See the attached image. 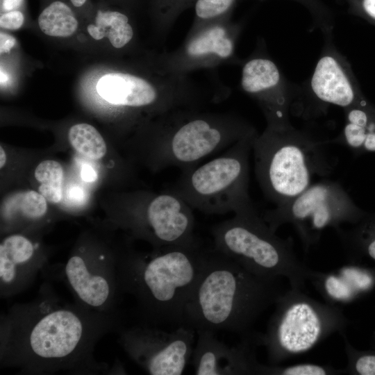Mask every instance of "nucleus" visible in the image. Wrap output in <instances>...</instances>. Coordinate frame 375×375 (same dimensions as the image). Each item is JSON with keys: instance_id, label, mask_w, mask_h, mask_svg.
I'll return each mask as SVG.
<instances>
[{"instance_id": "nucleus-14", "label": "nucleus", "mask_w": 375, "mask_h": 375, "mask_svg": "<svg viewBox=\"0 0 375 375\" xmlns=\"http://www.w3.org/2000/svg\"><path fill=\"white\" fill-rule=\"evenodd\" d=\"M333 31L323 33L325 42L310 78L309 89L320 110L329 106L348 108L365 98L347 60L333 42Z\"/></svg>"}, {"instance_id": "nucleus-2", "label": "nucleus", "mask_w": 375, "mask_h": 375, "mask_svg": "<svg viewBox=\"0 0 375 375\" xmlns=\"http://www.w3.org/2000/svg\"><path fill=\"white\" fill-rule=\"evenodd\" d=\"M278 278L249 272L214 248L185 306L182 325L196 331H226L245 335L285 291Z\"/></svg>"}, {"instance_id": "nucleus-35", "label": "nucleus", "mask_w": 375, "mask_h": 375, "mask_svg": "<svg viewBox=\"0 0 375 375\" xmlns=\"http://www.w3.org/2000/svg\"><path fill=\"white\" fill-rule=\"evenodd\" d=\"M24 0H1V8L4 12L19 10Z\"/></svg>"}, {"instance_id": "nucleus-34", "label": "nucleus", "mask_w": 375, "mask_h": 375, "mask_svg": "<svg viewBox=\"0 0 375 375\" xmlns=\"http://www.w3.org/2000/svg\"><path fill=\"white\" fill-rule=\"evenodd\" d=\"M81 177L85 182L92 183L97 181V174L91 165H84L81 167Z\"/></svg>"}, {"instance_id": "nucleus-8", "label": "nucleus", "mask_w": 375, "mask_h": 375, "mask_svg": "<svg viewBox=\"0 0 375 375\" xmlns=\"http://www.w3.org/2000/svg\"><path fill=\"white\" fill-rule=\"evenodd\" d=\"M274 305L266 331L254 334L271 365L309 351L331 334L342 333L347 324L337 306L321 303L301 290H285Z\"/></svg>"}, {"instance_id": "nucleus-5", "label": "nucleus", "mask_w": 375, "mask_h": 375, "mask_svg": "<svg viewBox=\"0 0 375 375\" xmlns=\"http://www.w3.org/2000/svg\"><path fill=\"white\" fill-rule=\"evenodd\" d=\"M258 133L240 116L181 108L161 115L151 147L158 169L196 166L206 158Z\"/></svg>"}, {"instance_id": "nucleus-16", "label": "nucleus", "mask_w": 375, "mask_h": 375, "mask_svg": "<svg viewBox=\"0 0 375 375\" xmlns=\"http://www.w3.org/2000/svg\"><path fill=\"white\" fill-rule=\"evenodd\" d=\"M39 244L21 234L5 238L0 244V295H15L27 289L44 267Z\"/></svg>"}, {"instance_id": "nucleus-3", "label": "nucleus", "mask_w": 375, "mask_h": 375, "mask_svg": "<svg viewBox=\"0 0 375 375\" xmlns=\"http://www.w3.org/2000/svg\"><path fill=\"white\" fill-rule=\"evenodd\" d=\"M208 253V249L200 244L162 247L147 255L120 256L123 293L135 298L144 319L181 326Z\"/></svg>"}, {"instance_id": "nucleus-1", "label": "nucleus", "mask_w": 375, "mask_h": 375, "mask_svg": "<svg viewBox=\"0 0 375 375\" xmlns=\"http://www.w3.org/2000/svg\"><path fill=\"white\" fill-rule=\"evenodd\" d=\"M121 328L118 312L69 303L44 285L34 300L13 305L1 317V367L31 374L107 372L94 358V346Z\"/></svg>"}, {"instance_id": "nucleus-18", "label": "nucleus", "mask_w": 375, "mask_h": 375, "mask_svg": "<svg viewBox=\"0 0 375 375\" xmlns=\"http://www.w3.org/2000/svg\"><path fill=\"white\" fill-rule=\"evenodd\" d=\"M344 110L342 131L328 142L347 147L355 156L375 152V104L364 98Z\"/></svg>"}, {"instance_id": "nucleus-37", "label": "nucleus", "mask_w": 375, "mask_h": 375, "mask_svg": "<svg viewBox=\"0 0 375 375\" xmlns=\"http://www.w3.org/2000/svg\"><path fill=\"white\" fill-rule=\"evenodd\" d=\"M6 162V154L2 147H0V167L2 168Z\"/></svg>"}, {"instance_id": "nucleus-6", "label": "nucleus", "mask_w": 375, "mask_h": 375, "mask_svg": "<svg viewBox=\"0 0 375 375\" xmlns=\"http://www.w3.org/2000/svg\"><path fill=\"white\" fill-rule=\"evenodd\" d=\"M210 233L216 251L259 276L283 277L291 288L302 290L315 272L299 261L292 240L278 237L254 206L214 225Z\"/></svg>"}, {"instance_id": "nucleus-23", "label": "nucleus", "mask_w": 375, "mask_h": 375, "mask_svg": "<svg viewBox=\"0 0 375 375\" xmlns=\"http://www.w3.org/2000/svg\"><path fill=\"white\" fill-rule=\"evenodd\" d=\"M68 138L74 149L89 158L100 159L106 153L107 147L103 137L92 125L82 123L72 126Z\"/></svg>"}, {"instance_id": "nucleus-12", "label": "nucleus", "mask_w": 375, "mask_h": 375, "mask_svg": "<svg viewBox=\"0 0 375 375\" xmlns=\"http://www.w3.org/2000/svg\"><path fill=\"white\" fill-rule=\"evenodd\" d=\"M231 17L206 24L190 31L184 43L170 52L164 67L173 73H188L210 68L233 58L241 26L231 22Z\"/></svg>"}, {"instance_id": "nucleus-36", "label": "nucleus", "mask_w": 375, "mask_h": 375, "mask_svg": "<svg viewBox=\"0 0 375 375\" xmlns=\"http://www.w3.org/2000/svg\"><path fill=\"white\" fill-rule=\"evenodd\" d=\"M74 8H81L86 4L88 0H69Z\"/></svg>"}, {"instance_id": "nucleus-10", "label": "nucleus", "mask_w": 375, "mask_h": 375, "mask_svg": "<svg viewBox=\"0 0 375 375\" xmlns=\"http://www.w3.org/2000/svg\"><path fill=\"white\" fill-rule=\"evenodd\" d=\"M117 332L124 352L149 374H182L192 355L195 330L185 325L170 332L144 324Z\"/></svg>"}, {"instance_id": "nucleus-13", "label": "nucleus", "mask_w": 375, "mask_h": 375, "mask_svg": "<svg viewBox=\"0 0 375 375\" xmlns=\"http://www.w3.org/2000/svg\"><path fill=\"white\" fill-rule=\"evenodd\" d=\"M240 86L260 108L266 127L293 126L289 116L297 96L274 61L262 56L249 59L242 68Z\"/></svg>"}, {"instance_id": "nucleus-33", "label": "nucleus", "mask_w": 375, "mask_h": 375, "mask_svg": "<svg viewBox=\"0 0 375 375\" xmlns=\"http://www.w3.org/2000/svg\"><path fill=\"white\" fill-rule=\"evenodd\" d=\"M16 40L12 35L6 33H0V52L1 53H8L15 46Z\"/></svg>"}, {"instance_id": "nucleus-28", "label": "nucleus", "mask_w": 375, "mask_h": 375, "mask_svg": "<svg viewBox=\"0 0 375 375\" xmlns=\"http://www.w3.org/2000/svg\"><path fill=\"white\" fill-rule=\"evenodd\" d=\"M301 4L310 13L314 25L322 33L332 31L334 15L330 8L322 0H291Z\"/></svg>"}, {"instance_id": "nucleus-21", "label": "nucleus", "mask_w": 375, "mask_h": 375, "mask_svg": "<svg viewBox=\"0 0 375 375\" xmlns=\"http://www.w3.org/2000/svg\"><path fill=\"white\" fill-rule=\"evenodd\" d=\"M38 23L44 33L53 37H69L78 25L72 8L61 0L49 3L40 12Z\"/></svg>"}, {"instance_id": "nucleus-4", "label": "nucleus", "mask_w": 375, "mask_h": 375, "mask_svg": "<svg viewBox=\"0 0 375 375\" xmlns=\"http://www.w3.org/2000/svg\"><path fill=\"white\" fill-rule=\"evenodd\" d=\"M327 143L294 126L266 127L258 133L252 153L256 177L265 197L278 206L305 190L315 176H329L336 163L324 148Z\"/></svg>"}, {"instance_id": "nucleus-27", "label": "nucleus", "mask_w": 375, "mask_h": 375, "mask_svg": "<svg viewBox=\"0 0 375 375\" xmlns=\"http://www.w3.org/2000/svg\"><path fill=\"white\" fill-rule=\"evenodd\" d=\"M343 370H338L330 366L312 363H301L288 366L261 364L259 375H331L338 374Z\"/></svg>"}, {"instance_id": "nucleus-30", "label": "nucleus", "mask_w": 375, "mask_h": 375, "mask_svg": "<svg viewBox=\"0 0 375 375\" xmlns=\"http://www.w3.org/2000/svg\"><path fill=\"white\" fill-rule=\"evenodd\" d=\"M350 14L362 17L375 25V0H340Z\"/></svg>"}, {"instance_id": "nucleus-17", "label": "nucleus", "mask_w": 375, "mask_h": 375, "mask_svg": "<svg viewBox=\"0 0 375 375\" xmlns=\"http://www.w3.org/2000/svg\"><path fill=\"white\" fill-rule=\"evenodd\" d=\"M310 281L326 301L333 305L350 302L372 290L375 286V274L350 263L331 272L315 271Z\"/></svg>"}, {"instance_id": "nucleus-24", "label": "nucleus", "mask_w": 375, "mask_h": 375, "mask_svg": "<svg viewBox=\"0 0 375 375\" xmlns=\"http://www.w3.org/2000/svg\"><path fill=\"white\" fill-rule=\"evenodd\" d=\"M35 177L40 183V193L49 202L59 203L62 197L64 172L57 161L46 160L36 167Z\"/></svg>"}, {"instance_id": "nucleus-22", "label": "nucleus", "mask_w": 375, "mask_h": 375, "mask_svg": "<svg viewBox=\"0 0 375 375\" xmlns=\"http://www.w3.org/2000/svg\"><path fill=\"white\" fill-rule=\"evenodd\" d=\"M47 210L46 199L40 193L28 190L10 197L2 206L1 215L7 222L19 216L34 220L42 217Z\"/></svg>"}, {"instance_id": "nucleus-9", "label": "nucleus", "mask_w": 375, "mask_h": 375, "mask_svg": "<svg viewBox=\"0 0 375 375\" xmlns=\"http://www.w3.org/2000/svg\"><path fill=\"white\" fill-rule=\"evenodd\" d=\"M367 213L341 184L324 178L287 202L265 210L261 216L274 232L284 224L292 225L308 251L326 228L354 224Z\"/></svg>"}, {"instance_id": "nucleus-15", "label": "nucleus", "mask_w": 375, "mask_h": 375, "mask_svg": "<svg viewBox=\"0 0 375 375\" xmlns=\"http://www.w3.org/2000/svg\"><path fill=\"white\" fill-rule=\"evenodd\" d=\"M198 338L192 352V365L197 375L258 374L260 362L256 359L254 334L243 335L235 346L220 341L215 332L196 331Z\"/></svg>"}, {"instance_id": "nucleus-19", "label": "nucleus", "mask_w": 375, "mask_h": 375, "mask_svg": "<svg viewBox=\"0 0 375 375\" xmlns=\"http://www.w3.org/2000/svg\"><path fill=\"white\" fill-rule=\"evenodd\" d=\"M347 256L353 263L375 274V212H367L349 228L335 230Z\"/></svg>"}, {"instance_id": "nucleus-20", "label": "nucleus", "mask_w": 375, "mask_h": 375, "mask_svg": "<svg viewBox=\"0 0 375 375\" xmlns=\"http://www.w3.org/2000/svg\"><path fill=\"white\" fill-rule=\"evenodd\" d=\"M128 15L122 12L98 9L94 24L88 26L87 30L95 40L107 38L117 49L125 47L133 37V29Z\"/></svg>"}, {"instance_id": "nucleus-29", "label": "nucleus", "mask_w": 375, "mask_h": 375, "mask_svg": "<svg viewBox=\"0 0 375 375\" xmlns=\"http://www.w3.org/2000/svg\"><path fill=\"white\" fill-rule=\"evenodd\" d=\"M195 0H154L153 9L164 26L170 28L178 15L194 5Z\"/></svg>"}, {"instance_id": "nucleus-32", "label": "nucleus", "mask_w": 375, "mask_h": 375, "mask_svg": "<svg viewBox=\"0 0 375 375\" xmlns=\"http://www.w3.org/2000/svg\"><path fill=\"white\" fill-rule=\"evenodd\" d=\"M67 197L72 203L79 204L85 201V192L82 187L73 184L68 188Z\"/></svg>"}, {"instance_id": "nucleus-26", "label": "nucleus", "mask_w": 375, "mask_h": 375, "mask_svg": "<svg viewBox=\"0 0 375 375\" xmlns=\"http://www.w3.org/2000/svg\"><path fill=\"white\" fill-rule=\"evenodd\" d=\"M340 334L348 359L344 372L355 375H375V351L358 350L351 344L344 332Z\"/></svg>"}, {"instance_id": "nucleus-25", "label": "nucleus", "mask_w": 375, "mask_h": 375, "mask_svg": "<svg viewBox=\"0 0 375 375\" xmlns=\"http://www.w3.org/2000/svg\"><path fill=\"white\" fill-rule=\"evenodd\" d=\"M238 0H195L194 20L190 31L225 17H231Z\"/></svg>"}, {"instance_id": "nucleus-31", "label": "nucleus", "mask_w": 375, "mask_h": 375, "mask_svg": "<svg viewBox=\"0 0 375 375\" xmlns=\"http://www.w3.org/2000/svg\"><path fill=\"white\" fill-rule=\"evenodd\" d=\"M24 22V15L20 10L3 12L0 17V26L6 29H19Z\"/></svg>"}, {"instance_id": "nucleus-11", "label": "nucleus", "mask_w": 375, "mask_h": 375, "mask_svg": "<svg viewBox=\"0 0 375 375\" xmlns=\"http://www.w3.org/2000/svg\"><path fill=\"white\" fill-rule=\"evenodd\" d=\"M120 256L104 252L88 253L81 249L64 266V278L76 302L105 312L116 309L123 294L119 275Z\"/></svg>"}, {"instance_id": "nucleus-7", "label": "nucleus", "mask_w": 375, "mask_h": 375, "mask_svg": "<svg viewBox=\"0 0 375 375\" xmlns=\"http://www.w3.org/2000/svg\"><path fill=\"white\" fill-rule=\"evenodd\" d=\"M258 134L201 165L182 171L169 191L193 210L208 215L234 214L253 206L249 192V158Z\"/></svg>"}]
</instances>
